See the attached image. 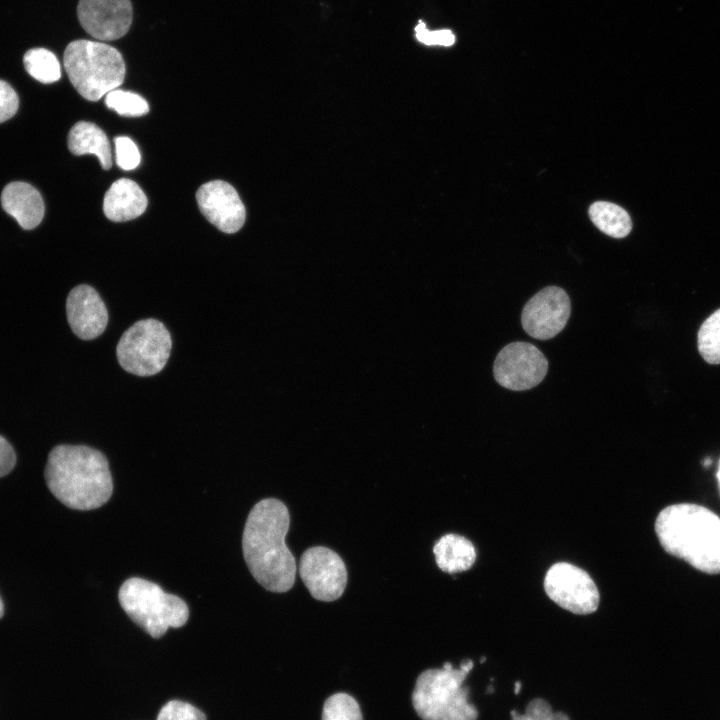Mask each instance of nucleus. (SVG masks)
I'll return each mask as SVG.
<instances>
[{"label": "nucleus", "instance_id": "nucleus-1", "mask_svg": "<svg viewBox=\"0 0 720 720\" xmlns=\"http://www.w3.org/2000/svg\"><path fill=\"white\" fill-rule=\"evenodd\" d=\"M289 524L286 505L266 498L253 506L244 526L245 562L254 579L271 592H287L295 582L296 561L285 543Z\"/></svg>", "mask_w": 720, "mask_h": 720}, {"label": "nucleus", "instance_id": "nucleus-2", "mask_svg": "<svg viewBox=\"0 0 720 720\" xmlns=\"http://www.w3.org/2000/svg\"><path fill=\"white\" fill-rule=\"evenodd\" d=\"M45 480L51 493L75 510L99 508L113 492L107 458L99 450L85 445L54 447L48 455Z\"/></svg>", "mask_w": 720, "mask_h": 720}, {"label": "nucleus", "instance_id": "nucleus-3", "mask_svg": "<svg viewBox=\"0 0 720 720\" xmlns=\"http://www.w3.org/2000/svg\"><path fill=\"white\" fill-rule=\"evenodd\" d=\"M662 547L694 568L720 573V518L696 504H675L663 509L655 523Z\"/></svg>", "mask_w": 720, "mask_h": 720}, {"label": "nucleus", "instance_id": "nucleus-4", "mask_svg": "<svg viewBox=\"0 0 720 720\" xmlns=\"http://www.w3.org/2000/svg\"><path fill=\"white\" fill-rule=\"evenodd\" d=\"M464 660L459 669L447 662L441 669H428L417 678L412 694L413 707L422 720H477L478 710L468 701L464 681L473 668Z\"/></svg>", "mask_w": 720, "mask_h": 720}, {"label": "nucleus", "instance_id": "nucleus-5", "mask_svg": "<svg viewBox=\"0 0 720 720\" xmlns=\"http://www.w3.org/2000/svg\"><path fill=\"white\" fill-rule=\"evenodd\" d=\"M63 61L70 82L89 101H98L119 87L125 77L122 55L103 42L74 40L65 48Z\"/></svg>", "mask_w": 720, "mask_h": 720}, {"label": "nucleus", "instance_id": "nucleus-6", "mask_svg": "<svg viewBox=\"0 0 720 720\" xmlns=\"http://www.w3.org/2000/svg\"><path fill=\"white\" fill-rule=\"evenodd\" d=\"M118 598L130 619L155 639L162 637L170 627L184 626L189 617L183 599L143 578L127 579L119 589Z\"/></svg>", "mask_w": 720, "mask_h": 720}, {"label": "nucleus", "instance_id": "nucleus-7", "mask_svg": "<svg viewBox=\"0 0 720 720\" xmlns=\"http://www.w3.org/2000/svg\"><path fill=\"white\" fill-rule=\"evenodd\" d=\"M172 340L166 326L148 318L130 326L121 336L116 355L120 366L137 376H152L166 365Z\"/></svg>", "mask_w": 720, "mask_h": 720}, {"label": "nucleus", "instance_id": "nucleus-8", "mask_svg": "<svg viewBox=\"0 0 720 720\" xmlns=\"http://www.w3.org/2000/svg\"><path fill=\"white\" fill-rule=\"evenodd\" d=\"M544 589L551 600L575 614H590L599 604V592L589 574L567 562L548 569Z\"/></svg>", "mask_w": 720, "mask_h": 720}, {"label": "nucleus", "instance_id": "nucleus-9", "mask_svg": "<svg viewBox=\"0 0 720 720\" xmlns=\"http://www.w3.org/2000/svg\"><path fill=\"white\" fill-rule=\"evenodd\" d=\"M548 361L544 354L528 342H513L497 354L493 374L498 384L513 391L537 386L546 376Z\"/></svg>", "mask_w": 720, "mask_h": 720}, {"label": "nucleus", "instance_id": "nucleus-10", "mask_svg": "<svg viewBox=\"0 0 720 720\" xmlns=\"http://www.w3.org/2000/svg\"><path fill=\"white\" fill-rule=\"evenodd\" d=\"M299 573L311 596L320 601H334L346 588L347 570L342 558L324 546H314L303 552Z\"/></svg>", "mask_w": 720, "mask_h": 720}, {"label": "nucleus", "instance_id": "nucleus-11", "mask_svg": "<svg viewBox=\"0 0 720 720\" xmlns=\"http://www.w3.org/2000/svg\"><path fill=\"white\" fill-rule=\"evenodd\" d=\"M570 312L571 303L566 291L557 286H548L525 304L521 324L529 336L548 340L564 329Z\"/></svg>", "mask_w": 720, "mask_h": 720}, {"label": "nucleus", "instance_id": "nucleus-12", "mask_svg": "<svg viewBox=\"0 0 720 720\" xmlns=\"http://www.w3.org/2000/svg\"><path fill=\"white\" fill-rule=\"evenodd\" d=\"M78 20L93 38L112 41L123 37L132 23L130 0H79Z\"/></svg>", "mask_w": 720, "mask_h": 720}, {"label": "nucleus", "instance_id": "nucleus-13", "mask_svg": "<svg viewBox=\"0 0 720 720\" xmlns=\"http://www.w3.org/2000/svg\"><path fill=\"white\" fill-rule=\"evenodd\" d=\"M196 200L205 218L225 233H235L242 228L246 211L232 185L214 180L200 186Z\"/></svg>", "mask_w": 720, "mask_h": 720}, {"label": "nucleus", "instance_id": "nucleus-14", "mask_svg": "<svg viewBox=\"0 0 720 720\" xmlns=\"http://www.w3.org/2000/svg\"><path fill=\"white\" fill-rule=\"evenodd\" d=\"M66 315L71 330L82 340L97 338L108 323V312L103 300L93 287L85 284L69 292Z\"/></svg>", "mask_w": 720, "mask_h": 720}, {"label": "nucleus", "instance_id": "nucleus-15", "mask_svg": "<svg viewBox=\"0 0 720 720\" xmlns=\"http://www.w3.org/2000/svg\"><path fill=\"white\" fill-rule=\"evenodd\" d=\"M3 209L26 230L38 226L43 219L44 202L38 190L25 182H11L1 194Z\"/></svg>", "mask_w": 720, "mask_h": 720}, {"label": "nucleus", "instance_id": "nucleus-16", "mask_svg": "<svg viewBox=\"0 0 720 720\" xmlns=\"http://www.w3.org/2000/svg\"><path fill=\"white\" fill-rule=\"evenodd\" d=\"M147 204V197L139 185L130 179L122 178L107 190L103 200V212L109 220L123 222L140 216Z\"/></svg>", "mask_w": 720, "mask_h": 720}, {"label": "nucleus", "instance_id": "nucleus-17", "mask_svg": "<svg viewBox=\"0 0 720 720\" xmlns=\"http://www.w3.org/2000/svg\"><path fill=\"white\" fill-rule=\"evenodd\" d=\"M68 148L74 155L94 154L103 169L112 165L110 142L96 124L86 121L77 122L69 131Z\"/></svg>", "mask_w": 720, "mask_h": 720}, {"label": "nucleus", "instance_id": "nucleus-18", "mask_svg": "<svg viewBox=\"0 0 720 720\" xmlns=\"http://www.w3.org/2000/svg\"><path fill=\"white\" fill-rule=\"evenodd\" d=\"M437 566L447 573H458L472 567L476 550L471 541L457 534H446L434 545Z\"/></svg>", "mask_w": 720, "mask_h": 720}, {"label": "nucleus", "instance_id": "nucleus-19", "mask_svg": "<svg viewBox=\"0 0 720 720\" xmlns=\"http://www.w3.org/2000/svg\"><path fill=\"white\" fill-rule=\"evenodd\" d=\"M589 216L600 231L614 238H623L632 229V221L626 210L611 202L593 203L589 208Z\"/></svg>", "mask_w": 720, "mask_h": 720}, {"label": "nucleus", "instance_id": "nucleus-20", "mask_svg": "<svg viewBox=\"0 0 720 720\" xmlns=\"http://www.w3.org/2000/svg\"><path fill=\"white\" fill-rule=\"evenodd\" d=\"M27 72L44 84L56 82L61 77V68L56 55L45 48L28 50L23 57Z\"/></svg>", "mask_w": 720, "mask_h": 720}, {"label": "nucleus", "instance_id": "nucleus-21", "mask_svg": "<svg viewBox=\"0 0 720 720\" xmlns=\"http://www.w3.org/2000/svg\"><path fill=\"white\" fill-rule=\"evenodd\" d=\"M698 351L709 364H720V308L701 324L697 334Z\"/></svg>", "mask_w": 720, "mask_h": 720}, {"label": "nucleus", "instance_id": "nucleus-22", "mask_svg": "<svg viewBox=\"0 0 720 720\" xmlns=\"http://www.w3.org/2000/svg\"><path fill=\"white\" fill-rule=\"evenodd\" d=\"M105 96L106 106L121 116L139 117L149 111L146 100L136 93L114 89Z\"/></svg>", "mask_w": 720, "mask_h": 720}, {"label": "nucleus", "instance_id": "nucleus-23", "mask_svg": "<svg viewBox=\"0 0 720 720\" xmlns=\"http://www.w3.org/2000/svg\"><path fill=\"white\" fill-rule=\"evenodd\" d=\"M322 720H363L358 702L347 693H336L326 699Z\"/></svg>", "mask_w": 720, "mask_h": 720}, {"label": "nucleus", "instance_id": "nucleus-24", "mask_svg": "<svg viewBox=\"0 0 720 720\" xmlns=\"http://www.w3.org/2000/svg\"><path fill=\"white\" fill-rule=\"evenodd\" d=\"M512 720H570L563 712L553 711L549 702L542 698L531 700L523 714L511 711Z\"/></svg>", "mask_w": 720, "mask_h": 720}, {"label": "nucleus", "instance_id": "nucleus-25", "mask_svg": "<svg viewBox=\"0 0 720 720\" xmlns=\"http://www.w3.org/2000/svg\"><path fill=\"white\" fill-rule=\"evenodd\" d=\"M157 720H206V716L187 702L172 700L161 708Z\"/></svg>", "mask_w": 720, "mask_h": 720}, {"label": "nucleus", "instance_id": "nucleus-26", "mask_svg": "<svg viewBox=\"0 0 720 720\" xmlns=\"http://www.w3.org/2000/svg\"><path fill=\"white\" fill-rule=\"evenodd\" d=\"M115 152L117 165L123 170H132L140 163V153L136 144L125 136L116 137Z\"/></svg>", "mask_w": 720, "mask_h": 720}, {"label": "nucleus", "instance_id": "nucleus-27", "mask_svg": "<svg viewBox=\"0 0 720 720\" xmlns=\"http://www.w3.org/2000/svg\"><path fill=\"white\" fill-rule=\"evenodd\" d=\"M416 38L425 45L451 46L455 42L454 34L447 29L430 31L424 22L419 21L415 27Z\"/></svg>", "mask_w": 720, "mask_h": 720}, {"label": "nucleus", "instance_id": "nucleus-28", "mask_svg": "<svg viewBox=\"0 0 720 720\" xmlns=\"http://www.w3.org/2000/svg\"><path fill=\"white\" fill-rule=\"evenodd\" d=\"M19 99L11 85L0 80V123L12 118L18 109Z\"/></svg>", "mask_w": 720, "mask_h": 720}, {"label": "nucleus", "instance_id": "nucleus-29", "mask_svg": "<svg viewBox=\"0 0 720 720\" xmlns=\"http://www.w3.org/2000/svg\"><path fill=\"white\" fill-rule=\"evenodd\" d=\"M16 455L12 445L0 435V477L7 475L15 466Z\"/></svg>", "mask_w": 720, "mask_h": 720}, {"label": "nucleus", "instance_id": "nucleus-30", "mask_svg": "<svg viewBox=\"0 0 720 720\" xmlns=\"http://www.w3.org/2000/svg\"><path fill=\"white\" fill-rule=\"evenodd\" d=\"M520 690H521V683H520V681H517L515 683V690H514L515 694H518Z\"/></svg>", "mask_w": 720, "mask_h": 720}, {"label": "nucleus", "instance_id": "nucleus-31", "mask_svg": "<svg viewBox=\"0 0 720 720\" xmlns=\"http://www.w3.org/2000/svg\"><path fill=\"white\" fill-rule=\"evenodd\" d=\"M3 613H4V605L0 598V618L3 616Z\"/></svg>", "mask_w": 720, "mask_h": 720}, {"label": "nucleus", "instance_id": "nucleus-32", "mask_svg": "<svg viewBox=\"0 0 720 720\" xmlns=\"http://www.w3.org/2000/svg\"><path fill=\"white\" fill-rule=\"evenodd\" d=\"M717 478H718L719 486H720V464H719V469H718V472H717Z\"/></svg>", "mask_w": 720, "mask_h": 720}, {"label": "nucleus", "instance_id": "nucleus-33", "mask_svg": "<svg viewBox=\"0 0 720 720\" xmlns=\"http://www.w3.org/2000/svg\"><path fill=\"white\" fill-rule=\"evenodd\" d=\"M485 660H486V658H485V657H483V658L481 659V662H484Z\"/></svg>", "mask_w": 720, "mask_h": 720}]
</instances>
